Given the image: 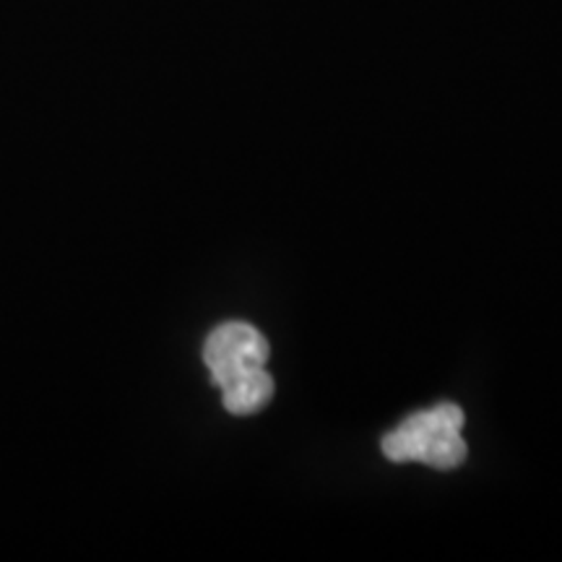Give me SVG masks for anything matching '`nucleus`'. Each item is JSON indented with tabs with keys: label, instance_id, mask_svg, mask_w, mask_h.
I'll use <instances>...</instances> for the list:
<instances>
[{
	"label": "nucleus",
	"instance_id": "f257e3e1",
	"mask_svg": "<svg viewBox=\"0 0 562 562\" xmlns=\"http://www.w3.org/2000/svg\"><path fill=\"white\" fill-rule=\"evenodd\" d=\"M463 412L456 404H438L417 412L383 438L385 459L406 463L422 461L432 469H456L467 461V442L461 438Z\"/></svg>",
	"mask_w": 562,
	"mask_h": 562
},
{
	"label": "nucleus",
	"instance_id": "f03ea898",
	"mask_svg": "<svg viewBox=\"0 0 562 562\" xmlns=\"http://www.w3.org/2000/svg\"><path fill=\"white\" fill-rule=\"evenodd\" d=\"M203 360L209 364L214 383L222 385L245 375V372L263 368L269 360V341L250 323H222L209 334L203 347Z\"/></svg>",
	"mask_w": 562,
	"mask_h": 562
},
{
	"label": "nucleus",
	"instance_id": "7ed1b4c3",
	"mask_svg": "<svg viewBox=\"0 0 562 562\" xmlns=\"http://www.w3.org/2000/svg\"><path fill=\"white\" fill-rule=\"evenodd\" d=\"M224 409L237 417H248V414L261 412L273 396V378L266 368L250 370L235 381L222 385Z\"/></svg>",
	"mask_w": 562,
	"mask_h": 562
}]
</instances>
